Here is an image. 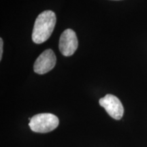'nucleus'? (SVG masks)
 <instances>
[{
	"mask_svg": "<svg viewBox=\"0 0 147 147\" xmlns=\"http://www.w3.org/2000/svg\"><path fill=\"white\" fill-rule=\"evenodd\" d=\"M3 45V42L2 38H0V60H1V59H2Z\"/></svg>",
	"mask_w": 147,
	"mask_h": 147,
	"instance_id": "obj_6",
	"label": "nucleus"
},
{
	"mask_svg": "<svg viewBox=\"0 0 147 147\" xmlns=\"http://www.w3.org/2000/svg\"><path fill=\"white\" fill-rule=\"evenodd\" d=\"M100 105L102 106L112 118L116 120H120L123 116L124 108L122 103L118 97L111 94H108L100 101Z\"/></svg>",
	"mask_w": 147,
	"mask_h": 147,
	"instance_id": "obj_4",
	"label": "nucleus"
},
{
	"mask_svg": "<svg viewBox=\"0 0 147 147\" xmlns=\"http://www.w3.org/2000/svg\"><path fill=\"white\" fill-rule=\"evenodd\" d=\"M57 18L52 10L40 13L35 21L32 32V40L36 44H42L50 38L54 30Z\"/></svg>",
	"mask_w": 147,
	"mask_h": 147,
	"instance_id": "obj_1",
	"label": "nucleus"
},
{
	"mask_svg": "<svg viewBox=\"0 0 147 147\" xmlns=\"http://www.w3.org/2000/svg\"><path fill=\"white\" fill-rule=\"evenodd\" d=\"M57 58L51 49H47L37 58L34 65V70L38 74H45L54 68Z\"/></svg>",
	"mask_w": 147,
	"mask_h": 147,
	"instance_id": "obj_5",
	"label": "nucleus"
},
{
	"mask_svg": "<svg viewBox=\"0 0 147 147\" xmlns=\"http://www.w3.org/2000/svg\"><path fill=\"white\" fill-rule=\"evenodd\" d=\"M78 47L76 34L72 29H65L61 35L59 49L63 56L69 57L76 52Z\"/></svg>",
	"mask_w": 147,
	"mask_h": 147,
	"instance_id": "obj_3",
	"label": "nucleus"
},
{
	"mask_svg": "<svg viewBox=\"0 0 147 147\" xmlns=\"http://www.w3.org/2000/svg\"><path fill=\"white\" fill-rule=\"evenodd\" d=\"M29 125L33 131L37 133H48L59 125V119L57 116L51 113H41L29 118Z\"/></svg>",
	"mask_w": 147,
	"mask_h": 147,
	"instance_id": "obj_2",
	"label": "nucleus"
}]
</instances>
